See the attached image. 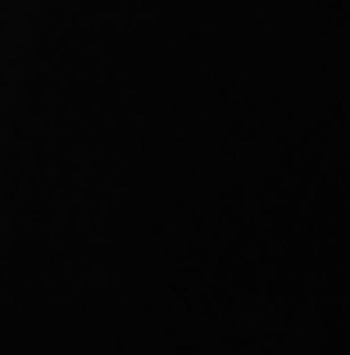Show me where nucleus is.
I'll list each match as a JSON object with an SVG mask.
<instances>
[]
</instances>
